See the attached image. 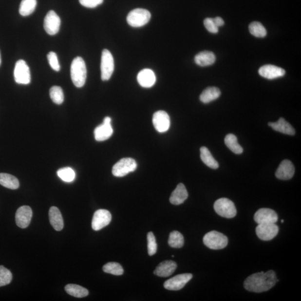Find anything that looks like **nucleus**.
Wrapping results in <instances>:
<instances>
[{
  "instance_id": "41",
  "label": "nucleus",
  "mask_w": 301,
  "mask_h": 301,
  "mask_svg": "<svg viewBox=\"0 0 301 301\" xmlns=\"http://www.w3.org/2000/svg\"><path fill=\"white\" fill-rule=\"evenodd\" d=\"M213 20L214 22L215 25L217 26L218 28L225 24V22H224V20L221 18L216 17L215 18H213Z\"/></svg>"
},
{
  "instance_id": "2",
  "label": "nucleus",
  "mask_w": 301,
  "mask_h": 301,
  "mask_svg": "<svg viewBox=\"0 0 301 301\" xmlns=\"http://www.w3.org/2000/svg\"><path fill=\"white\" fill-rule=\"evenodd\" d=\"M71 78L73 84L78 88L84 86L87 78L86 63L82 57L73 59L71 68Z\"/></svg>"
},
{
  "instance_id": "32",
  "label": "nucleus",
  "mask_w": 301,
  "mask_h": 301,
  "mask_svg": "<svg viewBox=\"0 0 301 301\" xmlns=\"http://www.w3.org/2000/svg\"><path fill=\"white\" fill-rule=\"evenodd\" d=\"M249 30L251 34L257 38H264L267 35V31L261 23L254 21L249 25Z\"/></svg>"
},
{
  "instance_id": "36",
  "label": "nucleus",
  "mask_w": 301,
  "mask_h": 301,
  "mask_svg": "<svg viewBox=\"0 0 301 301\" xmlns=\"http://www.w3.org/2000/svg\"><path fill=\"white\" fill-rule=\"evenodd\" d=\"M12 279V273L9 270L4 266L0 265V287L10 284Z\"/></svg>"
},
{
  "instance_id": "29",
  "label": "nucleus",
  "mask_w": 301,
  "mask_h": 301,
  "mask_svg": "<svg viewBox=\"0 0 301 301\" xmlns=\"http://www.w3.org/2000/svg\"><path fill=\"white\" fill-rule=\"evenodd\" d=\"M37 5V0H22L19 8V13L22 17L33 14Z\"/></svg>"
},
{
  "instance_id": "33",
  "label": "nucleus",
  "mask_w": 301,
  "mask_h": 301,
  "mask_svg": "<svg viewBox=\"0 0 301 301\" xmlns=\"http://www.w3.org/2000/svg\"><path fill=\"white\" fill-rule=\"evenodd\" d=\"M50 96L54 103L56 105H61L64 102V95L61 87L53 86L50 90Z\"/></svg>"
},
{
  "instance_id": "17",
  "label": "nucleus",
  "mask_w": 301,
  "mask_h": 301,
  "mask_svg": "<svg viewBox=\"0 0 301 301\" xmlns=\"http://www.w3.org/2000/svg\"><path fill=\"white\" fill-rule=\"evenodd\" d=\"M295 167L291 161L284 160L280 164L276 172L277 179L287 180L292 178L295 174Z\"/></svg>"
},
{
  "instance_id": "20",
  "label": "nucleus",
  "mask_w": 301,
  "mask_h": 301,
  "mask_svg": "<svg viewBox=\"0 0 301 301\" xmlns=\"http://www.w3.org/2000/svg\"><path fill=\"white\" fill-rule=\"evenodd\" d=\"M177 268L175 262L172 261H165L162 262L157 266L154 274L161 277H168L172 275Z\"/></svg>"
},
{
  "instance_id": "25",
  "label": "nucleus",
  "mask_w": 301,
  "mask_h": 301,
  "mask_svg": "<svg viewBox=\"0 0 301 301\" xmlns=\"http://www.w3.org/2000/svg\"><path fill=\"white\" fill-rule=\"evenodd\" d=\"M221 94V91L217 87H208L204 90L200 96L201 102L209 103L218 99Z\"/></svg>"
},
{
  "instance_id": "24",
  "label": "nucleus",
  "mask_w": 301,
  "mask_h": 301,
  "mask_svg": "<svg viewBox=\"0 0 301 301\" xmlns=\"http://www.w3.org/2000/svg\"><path fill=\"white\" fill-rule=\"evenodd\" d=\"M216 57L213 52L203 51L195 57V62L201 67L209 66L215 63Z\"/></svg>"
},
{
  "instance_id": "35",
  "label": "nucleus",
  "mask_w": 301,
  "mask_h": 301,
  "mask_svg": "<svg viewBox=\"0 0 301 301\" xmlns=\"http://www.w3.org/2000/svg\"><path fill=\"white\" fill-rule=\"evenodd\" d=\"M57 175L65 182L71 183L75 179V173L71 168L60 169L57 171Z\"/></svg>"
},
{
  "instance_id": "11",
  "label": "nucleus",
  "mask_w": 301,
  "mask_h": 301,
  "mask_svg": "<svg viewBox=\"0 0 301 301\" xmlns=\"http://www.w3.org/2000/svg\"><path fill=\"white\" fill-rule=\"evenodd\" d=\"M61 24L60 19L55 11L50 10L44 19L45 32L50 36H55L59 32Z\"/></svg>"
},
{
  "instance_id": "4",
  "label": "nucleus",
  "mask_w": 301,
  "mask_h": 301,
  "mask_svg": "<svg viewBox=\"0 0 301 301\" xmlns=\"http://www.w3.org/2000/svg\"><path fill=\"white\" fill-rule=\"evenodd\" d=\"M214 210L219 215L226 218H233L237 215V209L234 203L229 199L221 198L215 202Z\"/></svg>"
},
{
  "instance_id": "16",
  "label": "nucleus",
  "mask_w": 301,
  "mask_h": 301,
  "mask_svg": "<svg viewBox=\"0 0 301 301\" xmlns=\"http://www.w3.org/2000/svg\"><path fill=\"white\" fill-rule=\"evenodd\" d=\"M254 221L260 224L276 223L278 221L277 214L275 211L268 208H262L254 214Z\"/></svg>"
},
{
  "instance_id": "27",
  "label": "nucleus",
  "mask_w": 301,
  "mask_h": 301,
  "mask_svg": "<svg viewBox=\"0 0 301 301\" xmlns=\"http://www.w3.org/2000/svg\"><path fill=\"white\" fill-rule=\"evenodd\" d=\"M200 157L203 163L208 167L213 169H217L219 168L218 162L212 156L210 150L206 147L201 148Z\"/></svg>"
},
{
  "instance_id": "10",
  "label": "nucleus",
  "mask_w": 301,
  "mask_h": 301,
  "mask_svg": "<svg viewBox=\"0 0 301 301\" xmlns=\"http://www.w3.org/2000/svg\"><path fill=\"white\" fill-rule=\"evenodd\" d=\"M192 274H181L166 281L164 284V287L169 291L180 290L192 279Z\"/></svg>"
},
{
  "instance_id": "40",
  "label": "nucleus",
  "mask_w": 301,
  "mask_h": 301,
  "mask_svg": "<svg viewBox=\"0 0 301 301\" xmlns=\"http://www.w3.org/2000/svg\"><path fill=\"white\" fill-rule=\"evenodd\" d=\"M82 6L88 8H95L99 5H101L103 0H79Z\"/></svg>"
},
{
  "instance_id": "43",
  "label": "nucleus",
  "mask_w": 301,
  "mask_h": 301,
  "mask_svg": "<svg viewBox=\"0 0 301 301\" xmlns=\"http://www.w3.org/2000/svg\"><path fill=\"white\" fill-rule=\"evenodd\" d=\"M283 222H284L283 220H282V223H283Z\"/></svg>"
},
{
  "instance_id": "30",
  "label": "nucleus",
  "mask_w": 301,
  "mask_h": 301,
  "mask_svg": "<svg viewBox=\"0 0 301 301\" xmlns=\"http://www.w3.org/2000/svg\"><path fill=\"white\" fill-rule=\"evenodd\" d=\"M225 144L227 148L235 154H241L243 152L242 146L238 144L237 138L233 134L226 135Z\"/></svg>"
},
{
  "instance_id": "37",
  "label": "nucleus",
  "mask_w": 301,
  "mask_h": 301,
  "mask_svg": "<svg viewBox=\"0 0 301 301\" xmlns=\"http://www.w3.org/2000/svg\"><path fill=\"white\" fill-rule=\"evenodd\" d=\"M148 253L152 256L157 252V245L155 235L151 231L148 234Z\"/></svg>"
},
{
  "instance_id": "22",
  "label": "nucleus",
  "mask_w": 301,
  "mask_h": 301,
  "mask_svg": "<svg viewBox=\"0 0 301 301\" xmlns=\"http://www.w3.org/2000/svg\"><path fill=\"white\" fill-rule=\"evenodd\" d=\"M50 224L56 231H60L64 227V221L62 215L58 208L56 207H50L49 211Z\"/></svg>"
},
{
  "instance_id": "31",
  "label": "nucleus",
  "mask_w": 301,
  "mask_h": 301,
  "mask_svg": "<svg viewBox=\"0 0 301 301\" xmlns=\"http://www.w3.org/2000/svg\"><path fill=\"white\" fill-rule=\"evenodd\" d=\"M168 243L172 248H180L184 245L183 235L178 231H173L169 234Z\"/></svg>"
},
{
  "instance_id": "9",
  "label": "nucleus",
  "mask_w": 301,
  "mask_h": 301,
  "mask_svg": "<svg viewBox=\"0 0 301 301\" xmlns=\"http://www.w3.org/2000/svg\"><path fill=\"white\" fill-rule=\"evenodd\" d=\"M14 78L18 84H28L30 83V69L24 60H19L15 64Z\"/></svg>"
},
{
  "instance_id": "12",
  "label": "nucleus",
  "mask_w": 301,
  "mask_h": 301,
  "mask_svg": "<svg viewBox=\"0 0 301 301\" xmlns=\"http://www.w3.org/2000/svg\"><path fill=\"white\" fill-rule=\"evenodd\" d=\"M112 215L109 211L99 209L96 211L93 217L92 227L93 229L98 231L107 226L111 223Z\"/></svg>"
},
{
  "instance_id": "19",
  "label": "nucleus",
  "mask_w": 301,
  "mask_h": 301,
  "mask_svg": "<svg viewBox=\"0 0 301 301\" xmlns=\"http://www.w3.org/2000/svg\"><path fill=\"white\" fill-rule=\"evenodd\" d=\"M137 81L139 84L142 87H152L155 84L156 81L155 73L151 69H143L138 74Z\"/></svg>"
},
{
  "instance_id": "18",
  "label": "nucleus",
  "mask_w": 301,
  "mask_h": 301,
  "mask_svg": "<svg viewBox=\"0 0 301 301\" xmlns=\"http://www.w3.org/2000/svg\"><path fill=\"white\" fill-rule=\"evenodd\" d=\"M259 74L263 78L274 79L284 75L285 72L283 69L273 65H265L259 69Z\"/></svg>"
},
{
  "instance_id": "3",
  "label": "nucleus",
  "mask_w": 301,
  "mask_h": 301,
  "mask_svg": "<svg viewBox=\"0 0 301 301\" xmlns=\"http://www.w3.org/2000/svg\"><path fill=\"white\" fill-rule=\"evenodd\" d=\"M203 242L211 249L219 250L225 248L228 243V239L225 235L217 231H211L205 235Z\"/></svg>"
},
{
  "instance_id": "21",
  "label": "nucleus",
  "mask_w": 301,
  "mask_h": 301,
  "mask_svg": "<svg viewBox=\"0 0 301 301\" xmlns=\"http://www.w3.org/2000/svg\"><path fill=\"white\" fill-rule=\"evenodd\" d=\"M188 198V192L183 184L177 185L175 190L172 192L169 202L173 205L178 206L183 204Z\"/></svg>"
},
{
  "instance_id": "5",
  "label": "nucleus",
  "mask_w": 301,
  "mask_h": 301,
  "mask_svg": "<svg viewBox=\"0 0 301 301\" xmlns=\"http://www.w3.org/2000/svg\"><path fill=\"white\" fill-rule=\"evenodd\" d=\"M151 18L148 10L136 9L131 11L127 17L128 24L133 28H140L148 24Z\"/></svg>"
},
{
  "instance_id": "14",
  "label": "nucleus",
  "mask_w": 301,
  "mask_h": 301,
  "mask_svg": "<svg viewBox=\"0 0 301 301\" xmlns=\"http://www.w3.org/2000/svg\"><path fill=\"white\" fill-rule=\"evenodd\" d=\"M152 122L156 130L160 133L167 132L170 126V118L164 111H159L154 113Z\"/></svg>"
},
{
  "instance_id": "1",
  "label": "nucleus",
  "mask_w": 301,
  "mask_h": 301,
  "mask_svg": "<svg viewBox=\"0 0 301 301\" xmlns=\"http://www.w3.org/2000/svg\"><path fill=\"white\" fill-rule=\"evenodd\" d=\"M277 276L275 271L254 273L245 280V288L250 292L261 293L269 290L277 283Z\"/></svg>"
},
{
  "instance_id": "42",
  "label": "nucleus",
  "mask_w": 301,
  "mask_h": 301,
  "mask_svg": "<svg viewBox=\"0 0 301 301\" xmlns=\"http://www.w3.org/2000/svg\"><path fill=\"white\" fill-rule=\"evenodd\" d=\"M1 64V53H0V65Z\"/></svg>"
},
{
  "instance_id": "8",
  "label": "nucleus",
  "mask_w": 301,
  "mask_h": 301,
  "mask_svg": "<svg viewBox=\"0 0 301 301\" xmlns=\"http://www.w3.org/2000/svg\"><path fill=\"white\" fill-rule=\"evenodd\" d=\"M256 231L258 237L261 240L268 241L277 236L279 227L276 223L260 224L257 226Z\"/></svg>"
},
{
  "instance_id": "28",
  "label": "nucleus",
  "mask_w": 301,
  "mask_h": 301,
  "mask_svg": "<svg viewBox=\"0 0 301 301\" xmlns=\"http://www.w3.org/2000/svg\"><path fill=\"white\" fill-rule=\"evenodd\" d=\"M65 290L69 295L77 297V298H83L89 294L87 289L75 284H67L65 287Z\"/></svg>"
},
{
  "instance_id": "34",
  "label": "nucleus",
  "mask_w": 301,
  "mask_h": 301,
  "mask_svg": "<svg viewBox=\"0 0 301 301\" xmlns=\"http://www.w3.org/2000/svg\"><path fill=\"white\" fill-rule=\"evenodd\" d=\"M103 271L107 273L112 274L115 276L122 275L124 271L121 264H119L116 262H110L103 267Z\"/></svg>"
},
{
  "instance_id": "15",
  "label": "nucleus",
  "mask_w": 301,
  "mask_h": 301,
  "mask_svg": "<svg viewBox=\"0 0 301 301\" xmlns=\"http://www.w3.org/2000/svg\"><path fill=\"white\" fill-rule=\"evenodd\" d=\"M33 216V211L29 206H22L19 208L15 215V221L17 226L24 229L28 227Z\"/></svg>"
},
{
  "instance_id": "38",
  "label": "nucleus",
  "mask_w": 301,
  "mask_h": 301,
  "mask_svg": "<svg viewBox=\"0 0 301 301\" xmlns=\"http://www.w3.org/2000/svg\"><path fill=\"white\" fill-rule=\"evenodd\" d=\"M47 57L50 67L53 70L59 72L60 70V66L56 54L53 52H50L49 53Z\"/></svg>"
},
{
  "instance_id": "26",
  "label": "nucleus",
  "mask_w": 301,
  "mask_h": 301,
  "mask_svg": "<svg viewBox=\"0 0 301 301\" xmlns=\"http://www.w3.org/2000/svg\"><path fill=\"white\" fill-rule=\"evenodd\" d=\"M0 185L12 190L18 188L20 185L16 177L6 173H0Z\"/></svg>"
},
{
  "instance_id": "23",
  "label": "nucleus",
  "mask_w": 301,
  "mask_h": 301,
  "mask_svg": "<svg viewBox=\"0 0 301 301\" xmlns=\"http://www.w3.org/2000/svg\"><path fill=\"white\" fill-rule=\"evenodd\" d=\"M268 125L277 132L288 135H294L295 130L291 124L285 120L283 118H281L276 122H269Z\"/></svg>"
},
{
  "instance_id": "6",
  "label": "nucleus",
  "mask_w": 301,
  "mask_h": 301,
  "mask_svg": "<svg viewBox=\"0 0 301 301\" xmlns=\"http://www.w3.org/2000/svg\"><path fill=\"white\" fill-rule=\"evenodd\" d=\"M100 69H101L102 80H109L113 75L114 69L113 57L109 50L104 49L103 50Z\"/></svg>"
},
{
  "instance_id": "7",
  "label": "nucleus",
  "mask_w": 301,
  "mask_h": 301,
  "mask_svg": "<svg viewBox=\"0 0 301 301\" xmlns=\"http://www.w3.org/2000/svg\"><path fill=\"white\" fill-rule=\"evenodd\" d=\"M137 165L136 161L131 158H124L115 164L113 169L114 176L123 177L136 170Z\"/></svg>"
},
{
  "instance_id": "13",
  "label": "nucleus",
  "mask_w": 301,
  "mask_h": 301,
  "mask_svg": "<svg viewBox=\"0 0 301 301\" xmlns=\"http://www.w3.org/2000/svg\"><path fill=\"white\" fill-rule=\"evenodd\" d=\"M111 118L106 117L104 119L102 124L96 127L94 131L96 141L101 142L110 138L113 132L111 126Z\"/></svg>"
},
{
  "instance_id": "39",
  "label": "nucleus",
  "mask_w": 301,
  "mask_h": 301,
  "mask_svg": "<svg viewBox=\"0 0 301 301\" xmlns=\"http://www.w3.org/2000/svg\"><path fill=\"white\" fill-rule=\"evenodd\" d=\"M204 24L208 32L216 34L218 32V28L214 24L213 18H207L204 21Z\"/></svg>"
}]
</instances>
